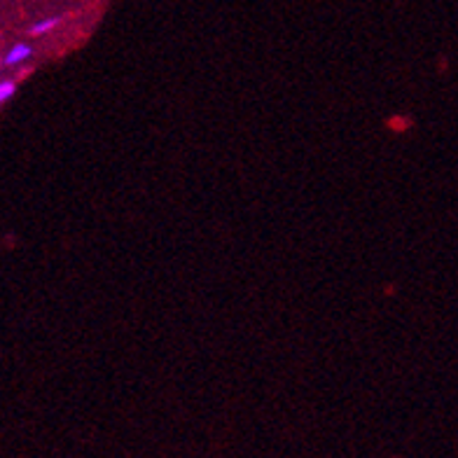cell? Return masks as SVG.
Segmentation results:
<instances>
[{"mask_svg": "<svg viewBox=\"0 0 458 458\" xmlns=\"http://www.w3.org/2000/svg\"><path fill=\"white\" fill-rule=\"evenodd\" d=\"M33 57V47L26 42H19V45H14V47L7 52V54L3 57V68H14V66H19V64H24L26 59Z\"/></svg>", "mask_w": 458, "mask_h": 458, "instance_id": "obj_1", "label": "cell"}, {"mask_svg": "<svg viewBox=\"0 0 458 458\" xmlns=\"http://www.w3.org/2000/svg\"><path fill=\"white\" fill-rule=\"evenodd\" d=\"M61 21V17H49V19H42V21H37V24H33L28 28V33L30 35H42V33H47V30H52L57 24Z\"/></svg>", "mask_w": 458, "mask_h": 458, "instance_id": "obj_2", "label": "cell"}, {"mask_svg": "<svg viewBox=\"0 0 458 458\" xmlns=\"http://www.w3.org/2000/svg\"><path fill=\"white\" fill-rule=\"evenodd\" d=\"M14 91H17V82H14V80H3V82H0V101L7 103L14 96Z\"/></svg>", "mask_w": 458, "mask_h": 458, "instance_id": "obj_3", "label": "cell"}]
</instances>
